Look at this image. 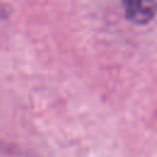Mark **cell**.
<instances>
[{
    "instance_id": "obj_1",
    "label": "cell",
    "mask_w": 157,
    "mask_h": 157,
    "mask_svg": "<svg viewBox=\"0 0 157 157\" xmlns=\"http://www.w3.org/2000/svg\"><path fill=\"white\" fill-rule=\"evenodd\" d=\"M125 17L134 25L150 23L157 15V0H121Z\"/></svg>"
}]
</instances>
